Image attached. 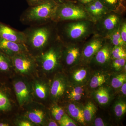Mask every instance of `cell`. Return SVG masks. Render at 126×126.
I'll return each mask as SVG.
<instances>
[{
    "instance_id": "e575fe53",
    "label": "cell",
    "mask_w": 126,
    "mask_h": 126,
    "mask_svg": "<svg viewBox=\"0 0 126 126\" xmlns=\"http://www.w3.org/2000/svg\"><path fill=\"white\" fill-rule=\"evenodd\" d=\"M13 118L9 117L0 118V126H14Z\"/></svg>"
},
{
    "instance_id": "4dcf8cb0",
    "label": "cell",
    "mask_w": 126,
    "mask_h": 126,
    "mask_svg": "<svg viewBox=\"0 0 126 126\" xmlns=\"http://www.w3.org/2000/svg\"><path fill=\"white\" fill-rule=\"evenodd\" d=\"M126 82V75L125 73L115 75L111 79L110 84L115 89L120 88L124 82Z\"/></svg>"
},
{
    "instance_id": "3957f363",
    "label": "cell",
    "mask_w": 126,
    "mask_h": 126,
    "mask_svg": "<svg viewBox=\"0 0 126 126\" xmlns=\"http://www.w3.org/2000/svg\"><path fill=\"white\" fill-rule=\"evenodd\" d=\"M63 45L58 37L47 49L35 57L39 74L50 79L56 73L63 70Z\"/></svg>"
},
{
    "instance_id": "7a4b0ae2",
    "label": "cell",
    "mask_w": 126,
    "mask_h": 126,
    "mask_svg": "<svg viewBox=\"0 0 126 126\" xmlns=\"http://www.w3.org/2000/svg\"><path fill=\"white\" fill-rule=\"evenodd\" d=\"M57 23L59 39L63 43H83L94 34V23L89 20Z\"/></svg>"
},
{
    "instance_id": "83f0119b",
    "label": "cell",
    "mask_w": 126,
    "mask_h": 126,
    "mask_svg": "<svg viewBox=\"0 0 126 126\" xmlns=\"http://www.w3.org/2000/svg\"><path fill=\"white\" fill-rule=\"evenodd\" d=\"M102 4L110 12L119 13L121 7H123L121 0H99Z\"/></svg>"
},
{
    "instance_id": "e0dca14e",
    "label": "cell",
    "mask_w": 126,
    "mask_h": 126,
    "mask_svg": "<svg viewBox=\"0 0 126 126\" xmlns=\"http://www.w3.org/2000/svg\"><path fill=\"white\" fill-rule=\"evenodd\" d=\"M0 37L10 41L24 44L25 40L23 31L13 29L0 21Z\"/></svg>"
},
{
    "instance_id": "2e32d148",
    "label": "cell",
    "mask_w": 126,
    "mask_h": 126,
    "mask_svg": "<svg viewBox=\"0 0 126 126\" xmlns=\"http://www.w3.org/2000/svg\"><path fill=\"white\" fill-rule=\"evenodd\" d=\"M112 46L106 39V41L101 48L93 57L90 63L99 66H107L111 63L112 60L111 50Z\"/></svg>"
},
{
    "instance_id": "f1b7e54d",
    "label": "cell",
    "mask_w": 126,
    "mask_h": 126,
    "mask_svg": "<svg viewBox=\"0 0 126 126\" xmlns=\"http://www.w3.org/2000/svg\"><path fill=\"white\" fill-rule=\"evenodd\" d=\"M113 110L116 117L122 118L126 113V102L122 99L116 101L113 106Z\"/></svg>"
},
{
    "instance_id": "277c9868",
    "label": "cell",
    "mask_w": 126,
    "mask_h": 126,
    "mask_svg": "<svg viewBox=\"0 0 126 126\" xmlns=\"http://www.w3.org/2000/svg\"><path fill=\"white\" fill-rule=\"evenodd\" d=\"M59 0H52L41 4L29 6L21 14L20 21L29 26L40 25L54 21Z\"/></svg>"
},
{
    "instance_id": "9c48e42d",
    "label": "cell",
    "mask_w": 126,
    "mask_h": 126,
    "mask_svg": "<svg viewBox=\"0 0 126 126\" xmlns=\"http://www.w3.org/2000/svg\"><path fill=\"white\" fill-rule=\"evenodd\" d=\"M11 79L20 108L33 101L31 79L15 74Z\"/></svg>"
},
{
    "instance_id": "ab89813d",
    "label": "cell",
    "mask_w": 126,
    "mask_h": 126,
    "mask_svg": "<svg viewBox=\"0 0 126 126\" xmlns=\"http://www.w3.org/2000/svg\"><path fill=\"white\" fill-rule=\"evenodd\" d=\"M121 92L124 96H126V82L123 84L121 87L120 88Z\"/></svg>"
},
{
    "instance_id": "5bb4252c",
    "label": "cell",
    "mask_w": 126,
    "mask_h": 126,
    "mask_svg": "<svg viewBox=\"0 0 126 126\" xmlns=\"http://www.w3.org/2000/svg\"><path fill=\"white\" fill-rule=\"evenodd\" d=\"M83 44L81 51L80 63L88 64L106 41V39L96 34H94Z\"/></svg>"
},
{
    "instance_id": "d4e9b609",
    "label": "cell",
    "mask_w": 126,
    "mask_h": 126,
    "mask_svg": "<svg viewBox=\"0 0 126 126\" xmlns=\"http://www.w3.org/2000/svg\"><path fill=\"white\" fill-rule=\"evenodd\" d=\"M97 111L96 107L92 102L87 103L83 109L84 118L86 123H90L93 120Z\"/></svg>"
},
{
    "instance_id": "d590c367",
    "label": "cell",
    "mask_w": 126,
    "mask_h": 126,
    "mask_svg": "<svg viewBox=\"0 0 126 126\" xmlns=\"http://www.w3.org/2000/svg\"><path fill=\"white\" fill-rule=\"evenodd\" d=\"M120 33L122 39L126 44V22L123 20L120 26Z\"/></svg>"
},
{
    "instance_id": "6da1fadb",
    "label": "cell",
    "mask_w": 126,
    "mask_h": 126,
    "mask_svg": "<svg viewBox=\"0 0 126 126\" xmlns=\"http://www.w3.org/2000/svg\"><path fill=\"white\" fill-rule=\"evenodd\" d=\"M27 51L34 57L46 50L58 38L57 23L29 26L23 31Z\"/></svg>"
},
{
    "instance_id": "7c38bea8",
    "label": "cell",
    "mask_w": 126,
    "mask_h": 126,
    "mask_svg": "<svg viewBox=\"0 0 126 126\" xmlns=\"http://www.w3.org/2000/svg\"><path fill=\"white\" fill-rule=\"evenodd\" d=\"M33 101L48 107L50 99V79L38 74L31 79Z\"/></svg>"
},
{
    "instance_id": "9a60e30c",
    "label": "cell",
    "mask_w": 126,
    "mask_h": 126,
    "mask_svg": "<svg viewBox=\"0 0 126 126\" xmlns=\"http://www.w3.org/2000/svg\"><path fill=\"white\" fill-rule=\"evenodd\" d=\"M87 64L79 63L69 68L67 76L69 83L77 85H86L91 75Z\"/></svg>"
},
{
    "instance_id": "74e56055",
    "label": "cell",
    "mask_w": 126,
    "mask_h": 126,
    "mask_svg": "<svg viewBox=\"0 0 126 126\" xmlns=\"http://www.w3.org/2000/svg\"><path fill=\"white\" fill-rule=\"evenodd\" d=\"M94 125L95 126H107V124L101 118L97 117L94 119Z\"/></svg>"
},
{
    "instance_id": "836d02e7",
    "label": "cell",
    "mask_w": 126,
    "mask_h": 126,
    "mask_svg": "<svg viewBox=\"0 0 126 126\" xmlns=\"http://www.w3.org/2000/svg\"><path fill=\"white\" fill-rule=\"evenodd\" d=\"M110 64L113 70L116 71H120L126 64V58L112 60Z\"/></svg>"
},
{
    "instance_id": "f35d334b",
    "label": "cell",
    "mask_w": 126,
    "mask_h": 126,
    "mask_svg": "<svg viewBox=\"0 0 126 126\" xmlns=\"http://www.w3.org/2000/svg\"><path fill=\"white\" fill-rule=\"evenodd\" d=\"M59 126L58 123L55 120L53 119L52 117L50 118L46 126Z\"/></svg>"
},
{
    "instance_id": "1f68e13d",
    "label": "cell",
    "mask_w": 126,
    "mask_h": 126,
    "mask_svg": "<svg viewBox=\"0 0 126 126\" xmlns=\"http://www.w3.org/2000/svg\"><path fill=\"white\" fill-rule=\"evenodd\" d=\"M112 60L126 58V48L121 46H112L111 50Z\"/></svg>"
},
{
    "instance_id": "4fadbf2b",
    "label": "cell",
    "mask_w": 126,
    "mask_h": 126,
    "mask_svg": "<svg viewBox=\"0 0 126 126\" xmlns=\"http://www.w3.org/2000/svg\"><path fill=\"white\" fill-rule=\"evenodd\" d=\"M81 43H63L62 53L63 70L80 63L83 45Z\"/></svg>"
},
{
    "instance_id": "5b68a950",
    "label": "cell",
    "mask_w": 126,
    "mask_h": 126,
    "mask_svg": "<svg viewBox=\"0 0 126 126\" xmlns=\"http://www.w3.org/2000/svg\"><path fill=\"white\" fill-rule=\"evenodd\" d=\"M20 111L11 79L0 77V118H13Z\"/></svg>"
},
{
    "instance_id": "d6986e66",
    "label": "cell",
    "mask_w": 126,
    "mask_h": 126,
    "mask_svg": "<svg viewBox=\"0 0 126 126\" xmlns=\"http://www.w3.org/2000/svg\"><path fill=\"white\" fill-rule=\"evenodd\" d=\"M92 21L94 23L110 11L99 0H94L84 6Z\"/></svg>"
},
{
    "instance_id": "44dd1931",
    "label": "cell",
    "mask_w": 126,
    "mask_h": 126,
    "mask_svg": "<svg viewBox=\"0 0 126 126\" xmlns=\"http://www.w3.org/2000/svg\"><path fill=\"white\" fill-rule=\"evenodd\" d=\"M63 105L61 106L64 111L67 112L68 113L67 114L69 116L74 119L75 122L82 125H86V123L83 116V107L80 105V104L70 103L67 104H64Z\"/></svg>"
},
{
    "instance_id": "8992f818",
    "label": "cell",
    "mask_w": 126,
    "mask_h": 126,
    "mask_svg": "<svg viewBox=\"0 0 126 126\" xmlns=\"http://www.w3.org/2000/svg\"><path fill=\"white\" fill-rule=\"evenodd\" d=\"M81 20L92 21L84 6L80 4L59 0L54 21L59 22Z\"/></svg>"
},
{
    "instance_id": "8d00e7d4",
    "label": "cell",
    "mask_w": 126,
    "mask_h": 126,
    "mask_svg": "<svg viewBox=\"0 0 126 126\" xmlns=\"http://www.w3.org/2000/svg\"><path fill=\"white\" fill-rule=\"evenodd\" d=\"M52 0H26L29 6H34L44 4Z\"/></svg>"
},
{
    "instance_id": "484cf974",
    "label": "cell",
    "mask_w": 126,
    "mask_h": 126,
    "mask_svg": "<svg viewBox=\"0 0 126 126\" xmlns=\"http://www.w3.org/2000/svg\"><path fill=\"white\" fill-rule=\"evenodd\" d=\"M48 108L50 116L58 123L65 113L64 109L61 105L58 103L50 104Z\"/></svg>"
},
{
    "instance_id": "cb8c5ba5",
    "label": "cell",
    "mask_w": 126,
    "mask_h": 126,
    "mask_svg": "<svg viewBox=\"0 0 126 126\" xmlns=\"http://www.w3.org/2000/svg\"><path fill=\"white\" fill-rule=\"evenodd\" d=\"M94 93L95 101L99 105L105 106L110 102L111 96L108 88L102 86L95 89Z\"/></svg>"
},
{
    "instance_id": "60d3db41",
    "label": "cell",
    "mask_w": 126,
    "mask_h": 126,
    "mask_svg": "<svg viewBox=\"0 0 126 126\" xmlns=\"http://www.w3.org/2000/svg\"><path fill=\"white\" fill-rule=\"evenodd\" d=\"M93 0H79V1L81 3V4L84 5L92 2Z\"/></svg>"
},
{
    "instance_id": "ac0fdd59",
    "label": "cell",
    "mask_w": 126,
    "mask_h": 126,
    "mask_svg": "<svg viewBox=\"0 0 126 126\" xmlns=\"http://www.w3.org/2000/svg\"><path fill=\"white\" fill-rule=\"evenodd\" d=\"M27 51L24 44L6 40L0 37V52L11 58L19 53Z\"/></svg>"
},
{
    "instance_id": "4316f807",
    "label": "cell",
    "mask_w": 126,
    "mask_h": 126,
    "mask_svg": "<svg viewBox=\"0 0 126 126\" xmlns=\"http://www.w3.org/2000/svg\"><path fill=\"white\" fill-rule=\"evenodd\" d=\"M120 26L106 39L112 46H121L126 48V44L120 34Z\"/></svg>"
},
{
    "instance_id": "603a6c76",
    "label": "cell",
    "mask_w": 126,
    "mask_h": 126,
    "mask_svg": "<svg viewBox=\"0 0 126 126\" xmlns=\"http://www.w3.org/2000/svg\"><path fill=\"white\" fill-rule=\"evenodd\" d=\"M110 78L108 74L102 71L96 72L90 76L88 83L91 89H96L107 82Z\"/></svg>"
},
{
    "instance_id": "52a82bcc",
    "label": "cell",
    "mask_w": 126,
    "mask_h": 126,
    "mask_svg": "<svg viewBox=\"0 0 126 126\" xmlns=\"http://www.w3.org/2000/svg\"><path fill=\"white\" fill-rule=\"evenodd\" d=\"M11 59L15 74L31 79L38 74L35 58L28 51L16 54Z\"/></svg>"
},
{
    "instance_id": "b9f144b4",
    "label": "cell",
    "mask_w": 126,
    "mask_h": 126,
    "mask_svg": "<svg viewBox=\"0 0 126 126\" xmlns=\"http://www.w3.org/2000/svg\"><path fill=\"white\" fill-rule=\"evenodd\" d=\"M121 0L122 2L123 1H124V0Z\"/></svg>"
},
{
    "instance_id": "ffe728a7",
    "label": "cell",
    "mask_w": 126,
    "mask_h": 126,
    "mask_svg": "<svg viewBox=\"0 0 126 126\" xmlns=\"http://www.w3.org/2000/svg\"><path fill=\"white\" fill-rule=\"evenodd\" d=\"M86 85H77L69 84L63 101L77 102L86 96Z\"/></svg>"
},
{
    "instance_id": "8fae6325",
    "label": "cell",
    "mask_w": 126,
    "mask_h": 126,
    "mask_svg": "<svg viewBox=\"0 0 126 126\" xmlns=\"http://www.w3.org/2000/svg\"><path fill=\"white\" fill-rule=\"evenodd\" d=\"M50 104L61 103L69 86L67 76L63 71L56 73L50 79Z\"/></svg>"
},
{
    "instance_id": "ba28073f",
    "label": "cell",
    "mask_w": 126,
    "mask_h": 126,
    "mask_svg": "<svg viewBox=\"0 0 126 126\" xmlns=\"http://www.w3.org/2000/svg\"><path fill=\"white\" fill-rule=\"evenodd\" d=\"M20 113L24 116L36 126H46L51 118L48 107L33 101L20 109Z\"/></svg>"
},
{
    "instance_id": "f546056e",
    "label": "cell",
    "mask_w": 126,
    "mask_h": 126,
    "mask_svg": "<svg viewBox=\"0 0 126 126\" xmlns=\"http://www.w3.org/2000/svg\"><path fill=\"white\" fill-rule=\"evenodd\" d=\"M14 126H36L24 116L19 113L13 118Z\"/></svg>"
},
{
    "instance_id": "7402d4cb",
    "label": "cell",
    "mask_w": 126,
    "mask_h": 126,
    "mask_svg": "<svg viewBox=\"0 0 126 126\" xmlns=\"http://www.w3.org/2000/svg\"><path fill=\"white\" fill-rule=\"evenodd\" d=\"M15 74L11 58L0 52V77L11 78Z\"/></svg>"
},
{
    "instance_id": "d6a6232c",
    "label": "cell",
    "mask_w": 126,
    "mask_h": 126,
    "mask_svg": "<svg viewBox=\"0 0 126 126\" xmlns=\"http://www.w3.org/2000/svg\"><path fill=\"white\" fill-rule=\"evenodd\" d=\"M59 126H77L78 124L74 120L72 119L67 113H64L61 119L58 122Z\"/></svg>"
},
{
    "instance_id": "30bf717a",
    "label": "cell",
    "mask_w": 126,
    "mask_h": 126,
    "mask_svg": "<svg viewBox=\"0 0 126 126\" xmlns=\"http://www.w3.org/2000/svg\"><path fill=\"white\" fill-rule=\"evenodd\" d=\"M122 21L119 13L110 12L94 22V34L106 38L119 27Z\"/></svg>"
}]
</instances>
